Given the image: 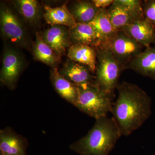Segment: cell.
Here are the masks:
<instances>
[{
    "instance_id": "obj_13",
    "label": "cell",
    "mask_w": 155,
    "mask_h": 155,
    "mask_svg": "<svg viewBox=\"0 0 155 155\" xmlns=\"http://www.w3.org/2000/svg\"><path fill=\"white\" fill-rule=\"evenodd\" d=\"M59 72L67 80L76 85L94 83L95 78L88 67L72 61L68 62Z\"/></svg>"
},
{
    "instance_id": "obj_12",
    "label": "cell",
    "mask_w": 155,
    "mask_h": 155,
    "mask_svg": "<svg viewBox=\"0 0 155 155\" xmlns=\"http://www.w3.org/2000/svg\"><path fill=\"white\" fill-rule=\"evenodd\" d=\"M42 38L60 58L70 45L69 30L63 25H54L42 34Z\"/></svg>"
},
{
    "instance_id": "obj_1",
    "label": "cell",
    "mask_w": 155,
    "mask_h": 155,
    "mask_svg": "<svg viewBox=\"0 0 155 155\" xmlns=\"http://www.w3.org/2000/svg\"><path fill=\"white\" fill-rule=\"evenodd\" d=\"M117 90L118 97L111 113L122 135L127 136L141 127L150 116L152 99L134 84L123 81Z\"/></svg>"
},
{
    "instance_id": "obj_9",
    "label": "cell",
    "mask_w": 155,
    "mask_h": 155,
    "mask_svg": "<svg viewBox=\"0 0 155 155\" xmlns=\"http://www.w3.org/2000/svg\"><path fill=\"white\" fill-rule=\"evenodd\" d=\"M28 142L10 127L0 130V155H27Z\"/></svg>"
},
{
    "instance_id": "obj_21",
    "label": "cell",
    "mask_w": 155,
    "mask_h": 155,
    "mask_svg": "<svg viewBox=\"0 0 155 155\" xmlns=\"http://www.w3.org/2000/svg\"><path fill=\"white\" fill-rule=\"evenodd\" d=\"M19 13L26 21L31 23H36L40 17L38 3L35 0H18L14 2Z\"/></svg>"
},
{
    "instance_id": "obj_3",
    "label": "cell",
    "mask_w": 155,
    "mask_h": 155,
    "mask_svg": "<svg viewBox=\"0 0 155 155\" xmlns=\"http://www.w3.org/2000/svg\"><path fill=\"white\" fill-rule=\"evenodd\" d=\"M97 63L94 83L103 92L114 100L115 91L124 68L110 51L102 45L95 48Z\"/></svg>"
},
{
    "instance_id": "obj_8",
    "label": "cell",
    "mask_w": 155,
    "mask_h": 155,
    "mask_svg": "<svg viewBox=\"0 0 155 155\" xmlns=\"http://www.w3.org/2000/svg\"><path fill=\"white\" fill-rule=\"evenodd\" d=\"M22 61L19 53L11 48L5 51L0 74L1 82L9 89L15 88L22 70Z\"/></svg>"
},
{
    "instance_id": "obj_23",
    "label": "cell",
    "mask_w": 155,
    "mask_h": 155,
    "mask_svg": "<svg viewBox=\"0 0 155 155\" xmlns=\"http://www.w3.org/2000/svg\"><path fill=\"white\" fill-rule=\"evenodd\" d=\"M93 3L98 9H107L114 3V0H93Z\"/></svg>"
},
{
    "instance_id": "obj_18",
    "label": "cell",
    "mask_w": 155,
    "mask_h": 155,
    "mask_svg": "<svg viewBox=\"0 0 155 155\" xmlns=\"http://www.w3.org/2000/svg\"><path fill=\"white\" fill-rule=\"evenodd\" d=\"M44 8L45 20L51 26L63 25L70 28L77 23L66 4L56 8L45 5Z\"/></svg>"
},
{
    "instance_id": "obj_19",
    "label": "cell",
    "mask_w": 155,
    "mask_h": 155,
    "mask_svg": "<svg viewBox=\"0 0 155 155\" xmlns=\"http://www.w3.org/2000/svg\"><path fill=\"white\" fill-rule=\"evenodd\" d=\"M33 54L36 60L49 66H54L60 59L38 32L35 35Z\"/></svg>"
},
{
    "instance_id": "obj_4",
    "label": "cell",
    "mask_w": 155,
    "mask_h": 155,
    "mask_svg": "<svg viewBox=\"0 0 155 155\" xmlns=\"http://www.w3.org/2000/svg\"><path fill=\"white\" fill-rule=\"evenodd\" d=\"M77 86L78 96L74 106L79 110L95 120L111 113L113 100L94 83Z\"/></svg>"
},
{
    "instance_id": "obj_7",
    "label": "cell",
    "mask_w": 155,
    "mask_h": 155,
    "mask_svg": "<svg viewBox=\"0 0 155 155\" xmlns=\"http://www.w3.org/2000/svg\"><path fill=\"white\" fill-rule=\"evenodd\" d=\"M0 24L1 31L6 38L18 45L28 47V37L22 23L13 12L4 5L1 6Z\"/></svg>"
},
{
    "instance_id": "obj_5",
    "label": "cell",
    "mask_w": 155,
    "mask_h": 155,
    "mask_svg": "<svg viewBox=\"0 0 155 155\" xmlns=\"http://www.w3.org/2000/svg\"><path fill=\"white\" fill-rule=\"evenodd\" d=\"M143 2L139 0H114L107 11L112 24L117 31L144 19Z\"/></svg>"
},
{
    "instance_id": "obj_16",
    "label": "cell",
    "mask_w": 155,
    "mask_h": 155,
    "mask_svg": "<svg viewBox=\"0 0 155 155\" xmlns=\"http://www.w3.org/2000/svg\"><path fill=\"white\" fill-rule=\"evenodd\" d=\"M50 79L54 88L60 96L75 106L78 96L77 85L61 75L57 68H53L51 70Z\"/></svg>"
},
{
    "instance_id": "obj_11",
    "label": "cell",
    "mask_w": 155,
    "mask_h": 155,
    "mask_svg": "<svg viewBox=\"0 0 155 155\" xmlns=\"http://www.w3.org/2000/svg\"><path fill=\"white\" fill-rule=\"evenodd\" d=\"M121 30L145 48L155 45V25L145 18L127 25Z\"/></svg>"
},
{
    "instance_id": "obj_6",
    "label": "cell",
    "mask_w": 155,
    "mask_h": 155,
    "mask_svg": "<svg viewBox=\"0 0 155 155\" xmlns=\"http://www.w3.org/2000/svg\"><path fill=\"white\" fill-rule=\"evenodd\" d=\"M101 45L110 50L123 68L143 50V47L135 40L119 30L112 38Z\"/></svg>"
},
{
    "instance_id": "obj_10",
    "label": "cell",
    "mask_w": 155,
    "mask_h": 155,
    "mask_svg": "<svg viewBox=\"0 0 155 155\" xmlns=\"http://www.w3.org/2000/svg\"><path fill=\"white\" fill-rule=\"evenodd\" d=\"M126 69L155 80V45L146 48L125 66Z\"/></svg>"
},
{
    "instance_id": "obj_14",
    "label": "cell",
    "mask_w": 155,
    "mask_h": 155,
    "mask_svg": "<svg viewBox=\"0 0 155 155\" xmlns=\"http://www.w3.org/2000/svg\"><path fill=\"white\" fill-rule=\"evenodd\" d=\"M70 61L85 65L94 74L96 69L97 52L96 48L87 45L72 44L68 49Z\"/></svg>"
},
{
    "instance_id": "obj_2",
    "label": "cell",
    "mask_w": 155,
    "mask_h": 155,
    "mask_svg": "<svg viewBox=\"0 0 155 155\" xmlns=\"http://www.w3.org/2000/svg\"><path fill=\"white\" fill-rule=\"evenodd\" d=\"M122 136L114 118L104 116L96 119L87 134L70 144L69 148L80 155H108Z\"/></svg>"
},
{
    "instance_id": "obj_15",
    "label": "cell",
    "mask_w": 155,
    "mask_h": 155,
    "mask_svg": "<svg viewBox=\"0 0 155 155\" xmlns=\"http://www.w3.org/2000/svg\"><path fill=\"white\" fill-rule=\"evenodd\" d=\"M69 32L73 44L87 45L94 48L101 45L96 32L89 23L77 22L69 28Z\"/></svg>"
},
{
    "instance_id": "obj_22",
    "label": "cell",
    "mask_w": 155,
    "mask_h": 155,
    "mask_svg": "<svg viewBox=\"0 0 155 155\" xmlns=\"http://www.w3.org/2000/svg\"><path fill=\"white\" fill-rule=\"evenodd\" d=\"M145 18L155 25V0H148L143 3Z\"/></svg>"
},
{
    "instance_id": "obj_17",
    "label": "cell",
    "mask_w": 155,
    "mask_h": 155,
    "mask_svg": "<svg viewBox=\"0 0 155 155\" xmlns=\"http://www.w3.org/2000/svg\"><path fill=\"white\" fill-rule=\"evenodd\" d=\"M89 23L96 32L101 45L113 37L118 31L112 24L107 9H99L95 17Z\"/></svg>"
},
{
    "instance_id": "obj_20",
    "label": "cell",
    "mask_w": 155,
    "mask_h": 155,
    "mask_svg": "<svg viewBox=\"0 0 155 155\" xmlns=\"http://www.w3.org/2000/svg\"><path fill=\"white\" fill-rule=\"evenodd\" d=\"M97 8L92 1H77L70 11L77 22L89 23L97 14Z\"/></svg>"
}]
</instances>
